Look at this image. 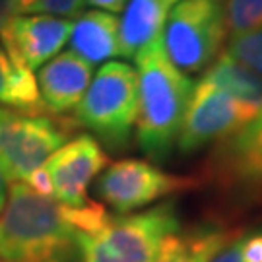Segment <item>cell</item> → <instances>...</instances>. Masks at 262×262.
<instances>
[{"mask_svg": "<svg viewBox=\"0 0 262 262\" xmlns=\"http://www.w3.org/2000/svg\"><path fill=\"white\" fill-rule=\"evenodd\" d=\"M227 55L233 56L235 60L243 62L247 68L262 76V28L231 39L227 47Z\"/></svg>", "mask_w": 262, "mask_h": 262, "instance_id": "obj_18", "label": "cell"}, {"mask_svg": "<svg viewBox=\"0 0 262 262\" xmlns=\"http://www.w3.org/2000/svg\"><path fill=\"white\" fill-rule=\"evenodd\" d=\"M76 122L64 117L29 115L0 107V161L12 183L26 181L49 156L68 142Z\"/></svg>", "mask_w": 262, "mask_h": 262, "instance_id": "obj_6", "label": "cell"}, {"mask_svg": "<svg viewBox=\"0 0 262 262\" xmlns=\"http://www.w3.org/2000/svg\"><path fill=\"white\" fill-rule=\"evenodd\" d=\"M85 0H35L26 14H45L55 18H78Z\"/></svg>", "mask_w": 262, "mask_h": 262, "instance_id": "obj_20", "label": "cell"}, {"mask_svg": "<svg viewBox=\"0 0 262 262\" xmlns=\"http://www.w3.org/2000/svg\"><path fill=\"white\" fill-rule=\"evenodd\" d=\"M258 113L237 101L222 88L202 78L188 99L177 146L183 154L202 150L212 142H222L245 128Z\"/></svg>", "mask_w": 262, "mask_h": 262, "instance_id": "obj_7", "label": "cell"}, {"mask_svg": "<svg viewBox=\"0 0 262 262\" xmlns=\"http://www.w3.org/2000/svg\"><path fill=\"white\" fill-rule=\"evenodd\" d=\"M0 107H8L29 115H41L37 80L26 66L12 60L0 45Z\"/></svg>", "mask_w": 262, "mask_h": 262, "instance_id": "obj_16", "label": "cell"}, {"mask_svg": "<svg viewBox=\"0 0 262 262\" xmlns=\"http://www.w3.org/2000/svg\"><path fill=\"white\" fill-rule=\"evenodd\" d=\"M204 78L222 88L237 101L254 109L258 115L262 113V76L247 68L243 62L235 60L233 56L227 53L217 55Z\"/></svg>", "mask_w": 262, "mask_h": 262, "instance_id": "obj_15", "label": "cell"}, {"mask_svg": "<svg viewBox=\"0 0 262 262\" xmlns=\"http://www.w3.org/2000/svg\"><path fill=\"white\" fill-rule=\"evenodd\" d=\"M126 2L128 0H85V4H90L94 8H101L103 12H111V14L121 12Z\"/></svg>", "mask_w": 262, "mask_h": 262, "instance_id": "obj_24", "label": "cell"}, {"mask_svg": "<svg viewBox=\"0 0 262 262\" xmlns=\"http://www.w3.org/2000/svg\"><path fill=\"white\" fill-rule=\"evenodd\" d=\"M204 233H206V227L194 229V231L185 235L173 233L163 243L161 253H159L156 262H188L192 258V254L196 253L198 245L202 241Z\"/></svg>", "mask_w": 262, "mask_h": 262, "instance_id": "obj_19", "label": "cell"}, {"mask_svg": "<svg viewBox=\"0 0 262 262\" xmlns=\"http://www.w3.org/2000/svg\"><path fill=\"white\" fill-rule=\"evenodd\" d=\"M179 0H128L119 21V51L126 58L161 35L171 8Z\"/></svg>", "mask_w": 262, "mask_h": 262, "instance_id": "obj_13", "label": "cell"}, {"mask_svg": "<svg viewBox=\"0 0 262 262\" xmlns=\"http://www.w3.org/2000/svg\"><path fill=\"white\" fill-rule=\"evenodd\" d=\"M196 185V179L167 173L146 159H121L103 171L97 192L107 206L128 214Z\"/></svg>", "mask_w": 262, "mask_h": 262, "instance_id": "obj_8", "label": "cell"}, {"mask_svg": "<svg viewBox=\"0 0 262 262\" xmlns=\"http://www.w3.org/2000/svg\"><path fill=\"white\" fill-rule=\"evenodd\" d=\"M181 220L173 202L138 214L111 217L94 233H78L82 262H156L167 237L179 233Z\"/></svg>", "mask_w": 262, "mask_h": 262, "instance_id": "obj_3", "label": "cell"}, {"mask_svg": "<svg viewBox=\"0 0 262 262\" xmlns=\"http://www.w3.org/2000/svg\"><path fill=\"white\" fill-rule=\"evenodd\" d=\"M239 231H225V229H210L206 227V233L198 245L196 253L188 262H210L217 251H222L231 239H235Z\"/></svg>", "mask_w": 262, "mask_h": 262, "instance_id": "obj_21", "label": "cell"}, {"mask_svg": "<svg viewBox=\"0 0 262 262\" xmlns=\"http://www.w3.org/2000/svg\"><path fill=\"white\" fill-rule=\"evenodd\" d=\"M224 18L231 37L256 31L262 28V0H227Z\"/></svg>", "mask_w": 262, "mask_h": 262, "instance_id": "obj_17", "label": "cell"}, {"mask_svg": "<svg viewBox=\"0 0 262 262\" xmlns=\"http://www.w3.org/2000/svg\"><path fill=\"white\" fill-rule=\"evenodd\" d=\"M92 82V64L66 51L56 55L41 68L37 80L43 109L56 117L74 111Z\"/></svg>", "mask_w": 262, "mask_h": 262, "instance_id": "obj_12", "label": "cell"}, {"mask_svg": "<svg viewBox=\"0 0 262 262\" xmlns=\"http://www.w3.org/2000/svg\"><path fill=\"white\" fill-rule=\"evenodd\" d=\"M14 16H18L16 2H14V0H0V31L6 28V24H8Z\"/></svg>", "mask_w": 262, "mask_h": 262, "instance_id": "obj_25", "label": "cell"}, {"mask_svg": "<svg viewBox=\"0 0 262 262\" xmlns=\"http://www.w3.org/2000/svg\"><path fill=\"white\" fill-rule=\"evenodd\" d=\"M0 262H6V260H4V258H2V256H0Z\"/></svg>", "mask_w": 262, "mask_h": 262, "instance_id": "obj_28", "label": "cell"}, {"mask_svg": "<svg viewBox=\"0 0 262 262\" xmlns=\"http://www.w3.org/2000/svg\"><path fill=\"white\" fill-rule=\"evenodd\" d=\"M70 31V19L45 14H18L0 31V41L12 60L33 72L56 56L66 45Z\"/></svg>", "mask_w": 262, "mask_h": 262, "instance_id": "obj_11", "label": "cell"}, {"mask_svg": "<svg viewBox=\"0 0 262 262\" xmlns=\"http://www.w3.org/2000/svg\"><path fill=\"white\" fill-rule=\"evenodd\" d=\"M245 262H262V231L243 237Z\"/></svg>", "mask_w": 262, "mask_h": 262, "instance_id": "obj_23", "label": "cell"}, {"mask_svg": "<svg viewBox=\"0 0 262 262\" xmlns=\"http://www.w3.org/2000/svg\"><path fill=\"white\" fill-rule=\"evenodd\" d=\"M0 256L6 262H78V231L68 206L14 181L0 212Z\"/></svg>", "mask_w": 262, "mask_h": 262, "instance_id": "obj_1", "label": "cell"}, {"mask_svg": "<svg viewBox=\"0 0 262 262\" xmlns=\"http://www.w3.org/2000/svg\"><path fill=\"white\" fill-rule=\"evenodd\" d=\"M72 53L84 58L90 64L107 62L113 56L121 55L119 51V18L111 12L90 10L78 16L70 31Z\"/></svg>", "mask_w": 262, "mask_h": 262, "instance_id": "obj_14", "label": "cell"}, {"mask_svg": "<svg viewBox=\"0 0 262 262\" xmlns=\"http://www.w3.org/2000/svg\"><path fill=\"white\" fill-rule=\"evenodd\" d=\"M220 0H179L161 31L169 60L183 72H200L214 62L225 39Z\"/></svg>", "mask_w": 262, "mask_h": 262, "instance_id": "obj_5", "label": "cell"}, {"mask_svg": "<svg viewBox=\"0 0 262 262\" xmlns=\"http://www.w3.org/2000/svg\"><path fill=\"white\" fill-rule=\"evenodd\" d=\"M16 2V10H18V14H26L28 8L35 2V0H14Z\"/></svg>", "mask_w": 262, "mask_h": 262, "instance_id": "obj_27", "label": "cell"}, {"mask_svg": "<svg viewBox=\"0 0 262 262\" xmlns=\"http://www.w3.org/2000/svg\"><path fill=\"white\" fill-rule=\"evenodd\" d=\"M138 117V74L130 64L107 60L74 109L76 126L92 130L105 146L121 150Z\"/></svg>", "mask_w": 262, "mask_h": 262, "instance_id": "obj_4", "label": "cell"}, {"mask_svg": "<svg viewBox=\"0 0 262 262\" xmlns=\"http://www.w3.org/2000/svg\"><path fill=\"white\" fill-rule=\"evenodd\" d=\"M208 175L229 190L262 192V113L233 136L217 142Z\"/></svg>", "mask_w": 262, "mask_h": 262, "instance_id": "obj_10", "label": "cell"}, {"mask_svg": "<svg viewBox=\"0 0 262 262\" xmlns=\"http://www.w3.org/2000/svg\"><path fill=\"white\" fill-rule=\"evenodd\" d=\"M210 262H245L243 258V235L239 233L235 239H231L222 251L212 256Z\"/></svg>", "mask_w": 262, "mask_h": 262, "instance_id": "obj_22", "label": "cell"}, {"mask_svg": "<svg viewBox=\"0 0 262 262\" xmlns=\"http://www.w3.org/2000/svg\"><path fill=\"white\" fill-rule=\"evenodd\" d=\"M109 163V156L97 138L80 134L64 142L43 163L51 179L53 198L70 208H80L92 202L88 188Z\"/></svg>", "mask_w": 262, "mask_h": 262, "instance_id": "obj_9", "label": "cell"}, {"mask_svg": "<svg viewBox=\"0 0 262 262\" xmlns=\"http://www.w3.org/2000/svg\"><path fill=\"white\" fill-rule=\"evenodd\" d=\"M12 185V179H10L8 171L4 169L2 161H0V212L6 206V200H8V190Z\"/></svg>", "mask_w": 262, "mask_h": 262, "instance_id": "obj_26", "label": "cell"}, {"mask_svg": "<svg viewBox=\"0 0 262 262\" xmlns=\"http://www.w3.org/2000/svg\"><path fill=\"white\" fill-rule=\"evenodd\" d=\"M134 60L138 66L136 140L150 158L165 159L177 144L194 85L169 60L161 35L140 49Z\"/></svg>", "mask_w": 262, "mask_h": 262, "instance_id": "obj_2", "label": "cell"}]
</instances>
